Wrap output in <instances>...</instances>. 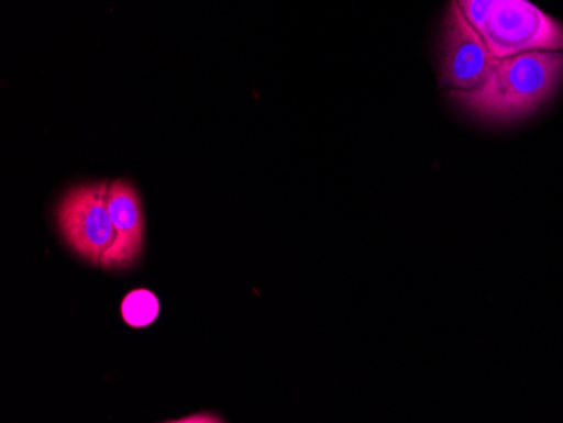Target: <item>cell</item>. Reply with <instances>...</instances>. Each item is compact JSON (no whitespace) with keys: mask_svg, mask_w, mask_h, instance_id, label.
Instances as JSON below:
<instances>
[{"mask_svg":"<svg viewBox=\"0 0 563 423\" xmlns=\"http://www.w3.org/2000/svg\"><path fill=\"white\" fill-rule=\"evenodd\" d=\"M562 84L563 49H542L495 59L483 85L448 97L481 122L509 125L539 112Z\"/></svg>","mask_w":563,"mask_h":423,"instance_id":"6da1fadb","label":"cell"},{"mask_svg":"<svg viewBox=\"0 0 563 423\" xmlns=\"http://www.w3.org/2000/svg\"><path fill=\"white\" fill-rule=\"evenodd\" d=\"M493 58L563 49V24L530 0H455Z\"/></svg>","mask_w":563,"mask_h":423,"instance_id":"7a4b0ae2","label":"cell"},{"mask_svg":"<svg viewBox=\"0 0 563 423\" xmlns=\"http://www.w3.org/2000/svg\"><path fill=\"white\" fill-rule=\"evenodd\" d=\"M110 182H87L66 192L58 207V226L63 238L78 257L91 265L103 257L117 240L109 211Z\"/></svg>","mask_w":563,"mask_h":423,"instance_id":"3957f363","label":"cell"},{"mask_svg":"<svg viewBox=\"0 0 563 423\" xmlns=\"http://www.w3.org/2000/svg\"><path fill=\"white\" fill-rule=\"evenodd\" d=\"M493 58L481 34L471 26L452 0L442 22L439 46V87L445 93L470 91L484 84L492 71Z\"/></svg>","mask_w":563,"mask_h":423,"instance_id":"277c9868","label":"cell"},{"mask_svg":"<svg viewBox=\"0 0 563 423\" xmlns=\"http://www.w3.org/2000/svg\"><path fill=\"white\" fill-rule=\"evenodd\" d=\"M109 211L117 240L103 257L101 267L107 270L131 268L141 257L144 246V211L137 189L125 179L110 182Z\"/></svg>","mask_w":563,"mask_h":423,"instance_id":"5b68a950","label":"cell"},{"mask_svg":"<svg viewBox=\"0 0 563 423\" xmlns=\"http://www.w3.org/2000/svg\"><path fill=\"white\" fill-rule=\"evenodd\" d=\"M161 304L156 293L137 289L126 293L122 302L123 321L132 327H147L159 318Z\"/></svg>","mask_w":563,"mask_h":423,"instance_id":"8992f818","label":"cell"},{"mask_svg":"<svg viewBox=\"0 0 563 423\" xmlns=\"http://www.w3.org/2000/svg\"><path fill=\"white\" fill-rule=\"evenodd\" d=\"M214 416L207 415H198V416H188V419L179 420V422H220V420H213Z\"/></svg>","mask_w":563,"mask_h":423,"instance_id":"52a82bcc","label":"cell"}]
</instances>
